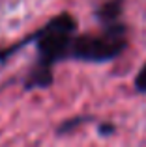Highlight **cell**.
Returning a JSON list of instances; mask_svg holds the SVG:
<instances>
[{
	"label": "cell",
	"instance_id": "1",
	"mask_svg": "<svg viewBox=\"0 0 146 147\" xmlns=\"http://www.w3.org/2000/svg\"><path fill=\"white\" fill-rule=\"evenodd\" d=\"M77 28L79 24L75 17L64 11L49 19L40 30H36L28 37L30 43L36 45L38 60L26 75L25 90H45L53 86L55 82L53 69L56 63L70 60V49L73 37L77 36Z\"/></svg>",
	"mask_w": 146,
	"mask_h": 147
},
{
	"label": "cell",
	"instance_id": "2",
	"mask_svg": "<svg viewBox=\"0 0 146 147\" xmlns=\"http://www.w3.org/2000/svg\"><path fill=\"white\" fill-rule=\"evenodd\" d=\"M129 49V28L124 21L101 26L98 32H83L73 37L70 60L83 63H109Z\"/></svg>",
	"mask_w": 146,
	"mask_h": 147
},
{
	"label": "cell",
	"instance_id": "3",
	"mask_svg": "<svg viewBox=\"0 0 146 147\" xmlns=\"http://www.w3.org/2000/svg\"><path fill=\"white\" fill-rule=\"evenodd\" d=\"M126 9V0H96L92 7V17L101 26H113L122 22Z\"/></svg>",
	"mask_w": 146,
	"mask_h": 147
},
{
	"label": "cell",
	"instance_id": "4",
	"mask_svg": "<svg viewBox=\"0 0 146 147\" xmlns=\"http://www.w3.org/2000/svg\"><path fill=\"white\" fill-rule=\"evenodd\" d=\"M88 123H98V117H96V115H88V114L73 115L70 119H64V121L56 127V134H58V136H66V134H71L73 130H77L83 125H88Z\"/></svg>",
	"mask_w": 146,
	"mask_h": 147
},
{
	"label": "cell",
	"instance_id": "5",
	"mask_svg": "<svg viewBox=\"0 0 146 147\" xmlns=\"http://www.w3.org/2000/svg\"><path fill=\"white\" fill-rule=\"evenodd\" d=\"M133 88H135L137 93L146 95V61L143 63V67L137 71L135 78H133Z\"/></svg>",
	"mask_w": 146,
	"mask_h": 147
},
{
	"label": "cell",
	"instance_id": "6",
	"mask_svg": "<svg viewBox=\"0 0 146 147\" xmlns=\"http://www.w3.org/2000/svg\"><path fill=\"white\" fill-rule=\"evenodd\" d=\"M96 129H98V134L101 138H111L116 134V125H114L113 121H99L98 125H96Z\"/></svg>",
	"mask_w": 146,
	"mask_h": 147
}]
</instances>
